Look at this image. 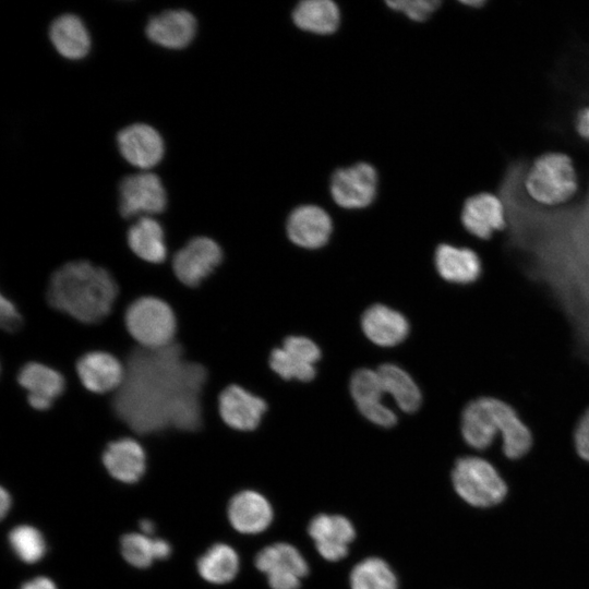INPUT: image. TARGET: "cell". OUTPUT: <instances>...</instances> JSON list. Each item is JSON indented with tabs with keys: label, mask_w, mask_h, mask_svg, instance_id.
Returning <instances> with one entry per match:
<instances>
[{
	"label": "cell",
	"mask_w": 589,
	"mask_h": 589,
	"mask_svg": "<svg viewBox=\"0 0 589 589\" xmlns=\"http://www.w3.org/2000/svg\"><path fill=\"white\" fill-rule=\"evenodd\" d=\"M125 377L109 394L116 417L129 435L196 432L204 425L207 370L183 357L180 345L148 350L134 345L122 358Z\"/></svg>",
	"instance_id": "1"
},
{
	"label": "cell",
	"mask_w": 589,
	"mask_h": 589,
	"mask_svg": "<svg viewBox=\"0 0 589 589\" xmlns=\"http://www.w3.org/2000/svg\"><path fill=\"white\" fill-rule=\"evenodd\" d=\"M119 296L113 276L88 261L69 262L50 276L48 304L83 324H97L107 318Z\"/></svg>",
	"instance_id": "2"
},
{
	"label": "cell",
	"mask_w": 589,
	"mask_h": 589,
	"mask_svg": "<svg viewBox=\"0 0 589 589\" xmlns=\"http://www.w3.org/2000/svg\"><path fill=\"white\" fill-rule=\"evenodd\" d=\"M460 431L466 444L482 450L501 435L503 454L509 459L525 456L532 445V434L517 411L491 396L471 400L462 410Z\"/></svg>",
	"instance_id": "3"
},
{
	"label": "cell",
	"mask_w": 589,
	"mask_h": 589,
	"mask_svg": "<svg viewBox=\"0 0 589 589\" xmlns=\"http://www.w3.org/2000/svg\"><path fill=\"white\" fill-rule=\"evenodd\" d=\"M522 187L526 195L541 206L564 205L579 192L580 180L576 163L566 152L545 151L528 165Z\"/></svg>",
	"instance_id": "4"
},
{
	"label": "cell",
	"mask_w": 589,
	"mask_h": 589,
	"mask_svg": "<svg viewBox=\"0 0 589 589\" xmlns=\"http://www.w3.org/2000/svg\"><path fill=\"white\" fill-rule=\"evenodd\" d=\"M124 325L134 342L156 350L171 345L177 336V316L163 299L146 296L134 300L124 311Z\"/></svg>",
	"instance_id": "5"
},
{
	"label": "cell",
	"mask_w": 589,
	"mask_h": 589,
	"mask_svg": "<svg viewBox=\"0 0 589 589\" xmlns=\"http://www.w3.org/2000/svg\"><path fill=\"white\" fill-rule=\"evenodd\" d=\"M456 493L476 507H491L501 503L507 494V485L494 466L477 456L456 460L452 471Z\"/></svg>",
	"instance_id": "6"
},
{
	"label": "cell",
	"mask_w": 589,
	"mask_h": 589,
	"mask_svg": "<svg viewBox=\"0 0 589 589\" xmlns=\"http://www.w3.org/2000/svg\"><path fill=\"white\" fill-rule=\"evenodd\" d=\"M224 260V249L215 239L196 236L171 254L168 261L182 285L197 288L215 274Z\"/></svg>",
	"instance_id": "7"
},
{
	"label": "cell",
	"mask_w": 589,
	"mask_h": 589,
	"mask_svg": "<svg viewBox=\"0 0 589 589\" xmlns=\"http://www.w3.org/2000/svg\"><path fill=\"white\" fill-rule=\"evenodd\" d=\"M167 194L159 177L153 172L127 176L119 184L118 211L125 220L154 217L166 211Z\"/></svg>",
	"instance_id": "8"
},
{
	"label": "cell",
	"mask_w": 589,
	"mask_h": 589,
	"mask_svg": "<svg viewBox=\"0 0 589 589\" xmlns=\"http://www.w3.org/2000/svg\"><path fill=\"white\" fill-rule=\"evenodd\" d=\"M256 568L264 573L272 589H299L309 565L293 545L278 542L262 549L255 556Z\"/></svg>",
	"instance_id": "9"
},
{
	"label": "cell",
	"mask_w": 589,
	"mask_h": 589,
	"mask_svg": "<svg viewBox=\"0 0 589 589\" xmlns=\"http://www.w3.org/2000/svg\"><path fill=\"white\" fill-rule=\"evenodd\" d=\"M460 221L465 230L479 240H490L507 227L503 200L491 191H479L462 203Z\"/></svg>",
	"instance_id": "10"
},
{
	"label": "cell",
	"mask_w": 589,
	"mask_h": 589,
	"mask_svg": "<svg viewBox=\"0 0 589 589\" xmlns=\"http://www.w3.org/2000/svg\"><path fill=\"white\" fill-rule=\"evenodd\" d=\"M218 414L223 423L237 432L257 429L267 410L265 400L239 384L226 386L218 395Z\"/></svg>",
	"instance_id": "11"
},
{
	"label": "cell",
	"mask_w": 589,
	"mask_h": 589,
	"mask_svg": "<svg viewBox=\"0 0 589 589\" xmlns=\"http://www.w3.org/2000/svg\"><path fill=\"white\" fill-rule=\"evenodd\" d=\"M75 370L83 387L96 395L116 393L125 377L124 363L103 350H93L81 356Z\"/></svg>",
	"instance_id": "12"
},
{
	"label": "cell",
	"mask_w": 589,
	"mask_h": 589,
	"mask_svg": "<svg viewBox=\"0 0 589 589\" xmlns=\"http://www.w3.org/2000/svg\"><path fill=\"white\" fill-rule=\"evenodd\" d=\"M108 473L124 483L139 481L146 471L147 452L134 435H124L106 444L100 455Z\"/></svg>",
	"instance_id": "13"
},
{
	"label": "cell",
	"mask_w": 589,
	"mask_h": 589,
	"mask_svg": "<svg viewBox=\"0 0 589 589\" xmlns=\"http://www.w3.org/2000/svg\"><path fill=\"white\" fill-rule=\"evenodd\" d=\"M19 385L24 389L31 408L49 410L64 393L67 380L62 373L40 362H27L16 374Z\"/></svg>",
	"instance_id": "14"
},
{
	"label": "cell",
	"mask_w": 589,
	"mask_h": 589,
	"mask_svg": "<svg viewBox=\"0 0 589 589\" xmlns=\"http://www.w3.org/2000/svg\"><path fill=\"white\" fill-rule=\"evenodd\" d=\"M377 176L369 164L337 170L330 183L334 201L344 208H362L368 206L376 193Z\"/></svg>",
	"instance_id": "15"
},
{
	"label": "cell",
	"mask_w": 589,
	"mask_h": 589,
	"mask_svg": "<svg viewBox=\"0 0 589 589\" xmlns=\"http://www.w3.org/2000/svg\"><path fill=\"white\" fill-rule=\"evenodd\" d=\"M308 532L318 554L329 562L347 556L349 544L356 538L352 522L341 515H316L310 521Z\"/></svg>",
	"instance_id": "16"
},
{
	"label": "cell",
	"mask_w": 589,
	"mask_h": 589,
	"mask_svg": "<svg viewBox=\"0 0 589 589\" xmlns=\"http://www.w3.org/2000/svg\"><path fill=\"white\" fill-rule=\"evenodd\" d=\"M117 144L129 164L144 170L156 166L165 154L161 135L146 123H134L122 129L117 135Z\"/></svg>",
	"instance_id": "17"
},
{
	"label": "cell",
	"mask_w": 589,
	"mask_h": 589,
	"mask_svg": "<svg viewBox=\"0 0 589 589\" xmlns=\"http://www.w3.org/2000/svg\"><path fill=\"white\" fill-rule=\"evenodd\" d=\"M350 393L359 411L369 421L383 428L396 424L397 416L382 402L385 393L377 371L357 370L350 378Z\"/></svg>",
	"instance_id": "18"
},
{
	"label": "cell",
	"mask_w": 589,
	"mask_h": 589,
	"mask_svg": "<svg viewBox=\"0 0 589 589\" xmlns=\"http://www.w3.org/2000/svg\"><path fill=\"white\" fill-rule=\"evenodd\" d=\"M127 244L140 260L149 264H164L169 260L166 230L156 218L143 216L125 230Z\"/></svg>",
	"instance_id": "19"
},
{
	"label": "cell",
	"mask_w": 589,
	"mask_h": 589,
	"mask_svg": "<svg viewBox=\"0 0 589 589\" xmlns=\"http://www.w3.org/2000/svg\"><path fill=\"white\" fill-rule=\"evenodd\" d=\"M196 20L187 10H167L149 19L147 38L168 49H182L191 44L196 33Z\"/></svg>",
	"instance_id": "20"
},
{
	"label": "cell",
	"mask_w": 589,
	"mask_h": 589,
	"mask_svg": "<svg viewBox=\"0 0 589 589\" xmlns=\"http://www.w3.org/2000/svg\"><path fill=\"white\" fill-rule=\"evenodd\" d=\"M274 517L268 500L253 490L237 493L228 505V519L239 532L255 534L266 530Z\"/></svg>",
	"instance_id": "21"
},
{
	"label": "cell",
	"mask_w": 589,
	"mask_h": 589,
	"mask_svg": "<svg viewBox=\"0 0 589 589\" xmlns=\"http://www.w3.org/2000/svg\"><path fill=\"white\" fill-rule=\"evenodd\" d=\"M434 262L438 275L452 284H472L482 274L479 254L468 247L442 243L435 250Z\"/></svg>",
	"instance_id": "22"
},
{
	"label": "cell",
	"mask_w": 589,
	"mask_h": 589,
	"mask_svg": "<svg viewBox=\"0 0 589 589\" xmlns=\"http://www.w3.org/2000/svg\"><path fill=\"white\" fill-rule=\"evenodd\" d=\"M289 239L306 249L323 247L332 233V220L321 207L304 205L296 208L287 221Z\"/></svg>",
	"instance_id": "23"
},
{
	"label": "cell",
	"mask_w": 589,
	"mask_h": 589,
	"mask_svg": "<svg viewBox=\"0 0 589 589\" xmlns=\"http://www.w3.org/2000/svg\"><path fill=\"white\" fill-rule=\"evenodd\" d=\"M361 326L364 335L381 347L395 346L409 333L407 318L383 304L370 306L362 315Z\"/></svg>",
	"instance_id": "24"
},
{
	"label": "cell",
	"mask_w": 589,
	"mask_h": 589,
	"mask_svg": "<svg viewBox=\"0 0 589 589\" xmlns=\"http://www.w3.org/2000/svg\"><path fill=\"white\" fill-rule=\"evenodd\" d=\"M49 38L55 49L70 60L86 57L91 49L88 31L74 14H63L53 20L49 27Z\"/></svg>",
	"instance_id": "25"
},
{
	"label": "cell",
	"mask_w": 589,
	"mask_h": 589,
	"mask_svg": "<svg viewBox=\"0 0 589 589\" xmlns=\"http://www.w3.org/2000/svg\"><path fill=\"white\" fill-rule=\"evenodd\" d=\"M384 389L405 412L417 411L422 402L421 392L412 377L401 368L386 363L376 370Z\"/></svg>",
	"instance_id": "26"
},
{
	"label": "cell",
	"mask_w": 589,
	"mask_h": 589,
	"mask_svg": "<svg viewBox=\"0 0 589 589\" xmlns=\"http://www.w3.org/2000/svg\"><path fill=\"white\" fill-rule=\"evenodd\" d=\"M338 7L329 0H304L292 13L294 24L306 32L330 34L339 25Z\"/></svg>",
	"instance_id": "27"
},
{
	"label": "cell",
	"mask_w": 589,
	"mask_h": 589,
	"mask_svg": "<svg viewBox=\"0 0 589 589\" xmlns=\"http://www.w3.org/2000/svg\"><path fill=\"white\" fill-rule=\"evenodd\" d=\"M197 570L203 579L212 584L231 581L239 570V556L229 545L214 544L197 561Z\"/></svg>",
	"instance_id": "28"
},
{
	"label": "cell",
	"mask_w": 589,
	"mask_h": 589,
	"mask_svg": "<svg viewBox=\"0 0 589 589\" xmlns=\"http://www.w3.org/2000/svg\"><path fill=\"white\" fill-rule=\"evenodd\" d=\"M349 582L351 589H398V579L392 567L380 557H366L353 566Z\"/></svg>",
	"instance_id": "29"
},
{
	"label": "cell",
	"mask_w": 589,
	"mask_h": 589,
	"mask_svg": "<svg viewBox=\"0 0 589 589\" xmlns=\"http://www.w3.org/2000/svg\"><path fill=\"white\" fill-rule=\"evenodd\" d=\"M9 542L16 556L28 564L41 560L46 552V542L41 532L28 525H21L12 529Z\"/></svg>",
	"instance_id": "30"
},
{
	"label": "cell",
	"mask_w": 589,
	"mask_h": 589,
	"mask_svg": "<svg viewBox=\"0 0 589 589\" xmlns=\"http://www.w3.org/2000/svg\"><path fill=\"white\" fill-rule=\"evenodd\" d=\"M156 539L144 533L131 532L121 539V553L124 560L139 568L148 567L156 558Z\"/></svg>",
	"instance_id": "31"
},
{
	"label": "cell",
	"mask_w": 589,
	"mask_h": 589,
	"mask_svg": "<svg viewBox=\"0 0 589 589\" xmlns=\"http://www.w3.org/2000/svg\"><path fill=\"white\" fill-rule=\"evenodd\" d=\"M269 366L285 380L297 378L309 382L315 376V366L301 361L287 352L283 347L275 348L269 354Z\"/></svg>",
	"instance_id": "32"
},
{
	"label": "cell",
	"mask_w": 589,
	"mask_h": 589,
	"mask_svg": "<svg viewBox=\"0 0 589 589\" xmlns=\"http://www.w3.org/2000/svg\"><path fill=\"white\" fill-rule=\"evenodd\" d=\"M387 4L395 11L402 12L416 22L428 20L441 5L438 0H398L388 1Z\"/></svg>",
	"instance_id": "33"
},
{
	"label": "cell",
	"mask_w": 589,
	"mask_h": 589,
	"mask_svg": "<svg viewBox=\"0 0 589 589\" xmlns=\"http://www.w3.org/2000/svg\"><path fill=\"white\" fill-rule=\"evenodd\" d=\"M283 348L293 357L312 365L321 358L317 345L306 337L289 336L284 340Z\"/></svg>",
	"instance_id": "34"
},
{
	"label": "cell",
	"mask_w": 589,
	"mask_h": 589,
	"mask_svg": "<svg viewBox=\"0 0 589 589\" xmlns=\"http://www.w3.org/2000/svg\"><path fill=\"white\" fill-rule=\"evenodd\" d=\"M24 320L17 306L0 294V332L13 334L21 329Z\"/></svg>",
	"instance_id": "35"
},
{
	"label": "cell",
	"mask_w": 589,
	"mask_h": 589,
	"mask_svg": "<svg viewBox=\"0 0 589 589\" xmlns=\"http://www.w3.org/2000/svg\"><path fill=\"white\" fill-rule=\"evenodd\" d=\"M574 443L577 454L589 462V408L578 420L575 432Z\"/></svg>",
	"instance_id": "36"
},
{
	"label": "cell",
	"mask_w": 589,
	"mask_h": 589,
	"mask_svg": "<svg viewBox=\"0 0 589 589\" xmlns=\"http://www.w3.org/2000/svg\"><path fill=\"white\" fill-rule=\"evenodd\" d=\"M573 124L578 137L589 143V104L584 105L577 110Z\"/></svg>",
	"instance_id": "37"
},
{
	"label": "cell",
	"mask_w": 589,
	"mask_h": 589,
	"mask_svg": "<svg viewBox=\"0 0 589 589\" xmlns=\"http://www.w3.org/2000/svg\"><path fill=\"white\" fill-rule=\"evenodd\" d=\"M21 589H57L53 581L47 577H37L25 582Z\"/></svg>",
	"instance_id": "38"
},
{
	"label": "cell",
	"mask_w": 589,
	"mask_h": 589,
	"mask_svg": "<svg viewBox=\"0 0 589 589\" xmlns=\"http://www.w3.org/2000/svg\"><path fill=\"white\" fill-rule=\"evenodd\" d=\"M155 549H156V558L157 560H165L171 553V548H170L169 543L167 541L163 540V539H156Z\"/></svg>",
	"instance_id": "39"
},
{
	"label": "cell",
	"mask_w": 589,
	"mask_h": 589,
	"mask_svg": "<svg viewBox=\"0 0 589 589\" xmlns=\"http://www.w3.org/2000/svg\"><path fill=\"white\" fill-rule=\"evenodd\" d=\"M10 507H11V496L4 488H1V494H0L1 517H4L8 514V512L10 510Z\"/></svg>",
	"instance_id": "40"
},
{
	"label": "cell",
	"mask_w": 589,
	"mask_h": 589,
	"mask_svg": "<svg viewBox=\"0 0 589 589\" xmlns=\"http://www.w3.org/2000/svg\"><path fill=\"white\" fill-rule=\"evenodd\" d=\"M460 3L471 9H482L488 2L485 0H468L460 1Z\"/></svg>",
	"instance_id": "41"
},
{
	"label": "cell",
	"mask_w": 589,
	"mask_h": 589,
	"mask_svg": "<svg viewBox=\"0 0 589 589\" xmlns=\"http://www.w3.org/2000/svg\"><path fill=\"white\" fill-rule=\"evenodd\" d=\"M140 527H141L142 533H144L146 536L153 533V531H154V524L148 519L142 520L140 522Z\"/></svg>",
	"instance_id": "42"
}]
</instances>
